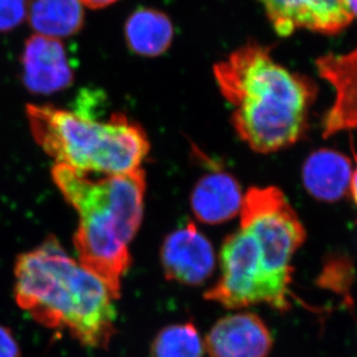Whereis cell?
Returning a JSON list of instances; mask_svg holds the SVG:
<instances>
[{
    "label": "cell",
    "instance_id": "1",
    "mask_svg": "<svg viewBox=\"0 0 357 357\" xmlns=\"http://www.w3.org/2000/svg\"><path fill=\"white\" fill-rule=\"evenodd\" d=\"M213 75L234 106V129L252 150L280 151L305 134L316 84L275 62L269 47L248 42L217 63Z\"/></svg>",
    "mask_w": 357,
    "mask_h": 357
},
{
    "label": "cell",
    "instance_id": "2",
    "mask_svg": "<svg viewBox=\"0 0 357 357\" xmlns=\"http://www.w3.org/2000/svg\"><path fill=\"white\" fill-rule=\"evenodd\" d=\"M14 276L17 305L38 324L66 330L86 347L109 346L115 298L98 276L66 255L55 237L19 255Z\"/></svg>",
    "mask_w": 357,
    "mask_h": 357
},
{
    "label": "cell",
    "instance_id": "3",
    "mask_svg": "<svg viewBox=\"0 0 357 357\" xmlns=\"http://www.w3.org/2000/svg\"><path fill=\"white\" fill-rule=\"evenodd\" d=\"M52 178L79 215L75 246L80 265L119 298L121 281L130 266L129 244L143 217L144 171L93 180L78 169L56 164Z\"/></svg>",
    "mask_w": 357,
    "mask_h": 357
},
{
    "label": "cell",
    "instance_id": "4",
    "mask_svg": "<svg viewBox=\"0 0 357 357\" xmlns=\"http://www.w3.org/2000/svg\"><path fill=\"white\" fill-rule=\"evenodd\" d=\"M26 115L36 143L57 164L80 172H132L141 169L150 150L144 129L123 114L100 122L50 105H28Z\"/></svg>",
    "mask_w": 357,
    "mask_h": 357
},
{
    "label": "cell",
    "instance_id": "5",
    "mask_svg": "<svg viewBox=\"0 0 357 357\" xmlns=\"http://www.w3.org/2000/svg\"><path fill=\"white\" fill-rule=\"evenodd\" d=\"M291 283L268 273L255 238L241 227L224 241L220 280L204 297L227 309L267 304L287 311L291 307Z\"/></svg>",
    "mask_w": 357,
    "mask_h": 357
},
{
    "label": "cell",
    "instance_id": "6",
    "mask_svg": "<svg viewBox=\"0 0 357 357\" xmlns=\"http://www.w3.org/2000/svg\"><path fill=\"white\" fill-rule=\"evenodd\" d=\"M241 210V227L255 238L268 273L292 282V259L304 244L306 231L283 192L276 187H253Z\"/></svg>",
    "mask_w": 357,
    "mask_h": 357
},
{
    "label": "cell",
    "instance_id": "7",
    "mask_svg": "<svg viewBox=\"0 0 357 357\" xmlns=\"http://www.w3.org/2000/svg\"><path fill=\"white\" fill-rule=\"evenodd\" d=\"M281 36L297 29L335 35L353 20L347 0H259Z\"/></svg>",
    "mask_w": 357,
    "mask_h": 357
},
{
    "label": "cell",
    "instance_id": "8",
    "mask_svg": "<svg viewBox=\"0 0 357 357\" xmlns=\"http://www.w3.org/2000/svg\"><path fill=\"white\" fill-rule=\"evenodd\" d=\"M162 264L166 278L171 281L201 284L213 274L215 252L195 224L187 222L166 238Z\"/></svg>",
    "mask_w": 357,
    "mask_h": 357
},
{
    "label": "cell",
    "instance_id": "9",
    "mask_svg": "<svg viewBox=\"0 0 357 357\" xmlns=\"http://www.w3.org/2000/svg\"><path fill=\"white\" fill-rule=\"evenodd\" d=\"M316 66L335 91L333 106L324 120V137L357 129V47L344 55L321 56Z\"/></svg>",
    "mask_w": 357,
    "mask_h": 357
},
{
    "label": "cell",
    "instance_id": "10",
    "mask_svg": "<svg viewBox=\"0 0 357 357\" xmlns=\"http://www.w3.org/2000/svg\"><path fill=\"white\" fill-rule=\"evenodd\" d=\"M22 82L36 94H52L71 86L75 80L66 47L57 38L33 35L21 56Z\"/></svg>",
    "mask_w": 357,
    "mask_h": 357
},
{
    "label": "cell",
    "instance_id": "11",
    "mask_svg": "<svg viewBox=\"0 0 357 357\" xmlns=\"http://www.w3.org/2000/svg\"><path fill=\"white\" fill-rule=\"evenodd\" d=\"M273 337L255 313L241 312L218 320L206 335L210 357H267Z\"/></svg>",
    "mask_w": 357,
    "mask_h": 357
},
{
    "label": "cell",
    "instance_id": "12",
    "mask_svg": "<svg viewBox=\"0 0 357 357\" xmlns=\"http://www.w3.org/2000/svg\"><path fill=\"white\" fill-rule=\"evenodd\" d=\"M244 196L230 173L216 171L199 178L190 196L196 218L202 223L222 224L237 216Z\"/></svg>",
    "mask_w": 357,
    "mask_h": 357
},
{
    "label": "cell",
    "instance_id": "13",
    "mask_svg": "<svg viewBox=\"0 0 357 357\" xmlns=\"http://www.w3.org/2000/svg\"><path fill=\"white\" fill-rule=\"evenodd\" d=\"M353 167L347 155L332 149H320L307 157L302 169L303 183L314 199L335 202L351 185Z\"/></svg>",
    "mask_w": 357,
    "mask_h": 357
},
{
    "label": "cell",
    "instance_id": "14",
    "mask_svg": "<svg viewBox=\"0 0 357 357\" xmlns=\"http://www.w3.org/2000/svg\"><path fill=\"white\" fill-rule=\"evenodd\" d=\"M124 36L129 48L137 55L158 57L172 45L174 28L164 12L139 8L128 17Z\"/></svg>",
    "mask_w": 357,
    "mask_h": 357
},
{
    "label": "cell",
    "instance_id": "15",
    "mask_svg": "<svg viewBox=\"0 0 357 357\" xmlns=\"http://www.w3.org/2000/svg\"><path fill=\"white\" fill-rule=\"evenodd\" d=\"M27 19L36 35L62 40L83 28L85 12L79 0H27Z\"/></svg>",
    "mask_w": 357,
    "mask_h": 357
},
{
    "label": "cell",
    "instance_id": "16",
    "mask_svg": "<svg viewBox=\"0 0 357 357\" xmlns=\"http://www.w3.org/2000/svg\"><path fill=\"white\" fill-rule=\"evenodd\" d=\"M203 351L199 331L190 323L165 327L151 346V357H202Z\"/></svg>",
    "mask_w": 357,
    "mask_h": 357
},
{
    "label": "cell",
    "instance_id": "17",
    "mask_svg": "<svg viewBox=\"0 0 357 357\" xmlns=\"http://www.w3.org/2000/svg\"><path fill=\"white\" fill-rule=\"evenodd\" d=\"M27 17V0H0V33L13 31Z\"/></svg>",
    "mask_w": 357,
    "mask_h": 357
},
{
    "label": "cell",
    "instance_id": "18",
    "mask_svg": "<svg viewBox=\"0 0 357 357\" xmlns=\"http://www.w3.org/2000/svg\"><path fill=\"white\" fill-rule=\"evenodd\" d=\"M0 357H20V348L13 334L0 325Z\"/></svg>",
    "mask_w": 357,
    "mask_h": 357
},
{
    "label": "cell",
    "instance_id": "19",
    "mask_svg": "<svg viewBox=\"0 0 357 357\" xmlns=\"http://www.w3.org/2000/svg\"><path fill=\"white\" fill-rule=\"evenodd\" d=\"M79 1L83 3L84 6L92 8V10H99V8L110 6L119 0H79Z\"/></svg>",
    "mask_w": 357,
    "mask_h": 357
},
{
    "label": "cell",
    "instance_id": "20",
    "mask_svg": "<svg viewBox=\"0 0 357 357\" xmlns=\"http://www.w3.org/2000/svg\"><path fill=\"white\" fill-rule=\"evenodd\" d=\"M349 190H351V196L354 199L355 204L357 206V155H356V169L353 171L351 174V185H349Z\"/></svg>",
    "mask_w": 357,
    "mask_h": 357
},
{
    "label": "cell",
    "instance_id": "21",
    "mask_svg": "<svg viewBox=\"0 0 357 357\" xmlns=\"http://www.w3.org/2000/svg\"><path fill=\"white\" fill-rule=\"evenodd\" d=\"M347 5L351 14H353V17H357V0H347Z\"/></svg>",
    "mask_w": 357,
    "mask_h": 357
}]
</instances>
